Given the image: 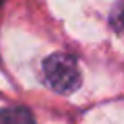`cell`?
I'll return each mask as SVG.
<instances>
[{"label": "cell", "instance_id": "cell-1", "mask_svg": "<svg viewBox=\"0 0 124 124\" xmlns=\"http://www.w3.org/2000/svg\"><path fill=\"white\" fill-rule=\"evenodd\" d=\"M44 80L53 91L68 95L80 86V70L77 58L68 53H53L42 64Z\"/></svg>", "mask_w": 124, "mask_h": 124}, {"label": "cell", "instance_id": "cell-2", "mask_svg": "<svg viewBox=\"0 0 124 124\" xmlns=\"http://www.w3.org/2000/svg\"><path fill=\"white\" fill-rule=\"evenodd\" d=\"M0 124H35V117L24 106L0 109Z\"/></svg>", "mask_w": 124, "mask_h": 124}, {"label": "cell", "instance_id": "cell-3", "mask_svg": "<svg viewBox=\"0 0 124 124\" xmlns=\"http://www.w3.org/2000/svg\"><path fill=\"white\" fill-rule=\"evenodd\" d=\"M109 24H111L113 31L124 40V2L117 4L109 13Z\"/></svg>", "mask_w": 124, "mask_h": 124}]
</instances>
